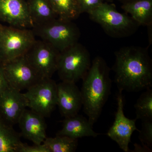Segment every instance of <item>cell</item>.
<instances>
[{
    "label": "cell",
    "instance_id": "obj_19",
    "mask_svg": "<svg viewBox=\"0 0 152 152\" xmlns=\"http://www.w3.org/2000/svg\"><path fill=\"white\" fill-rule=\"evenodd\" d=\"M58 18L73 21L81 15L78 0H48Z\"/></svg>",
    "mask_w": 152,
    "mask_h": 152
},
{
    "label": "cell",
    "instance_id": "obj_4",
    "mask_svg": "<svg viewBox=\"0 0 152 152\" xmlns=\"http://www.w3.org/2000/svg\"><path fill=\"white\" fill-rule=\"evenodd\" d=\"M39 37L61 52L79 42L80 29L72 21L57 18L45 24L34 26L32 28Z\"/></svg>",
    "mask_w": 152,
    "mask_h": 152
},
{
    "label": "cell",
    "instance_id": "obj_8",
    "mask_svg": "<svg viewBox=\"0 0 152 152\" xmlns=\"http://www.w3.org/2000/svg\"><path fill=\"white\" fill-rule=\"evenodd\" d=\"M60 52L42 40H37L25 55L42 78H51L57 69Z\"/></svg>",
    "mask_w": 152,
    "mask_h": 152
},
{
    "label": "cell",
    "instance_id": "obj_10",
    "mask_svg": "<svg viewBox=\"0 0 152 152\" xmlns=\"http://www.w3.org/2000/svg\"><path fill=\"white\" fill-rule=\"evenodd\" d=\"M122 92L119 91L117 97L118 107L115 114V121L107 135L115 142L124 152H128L129 151V145L131 142L133 133L135 131L139 132V130L136 126L137 120L130 119L125 115Z\"/></svg>",
    "mask_w": 152,
    "mask_h": 152
},
{
    "label": "cell",
    "instance_id": "obj_24",
    "mask_svg": "<svg viewBox=\"0 0 152 152\" xmlns=\"http://www.w3.org/2000/svg\"><path fill=\"white\" fill-rule=\"evenodd\" d=\"M18 152H50L43 144L30 146L23 143L19 147Z\"/></svg>",
    "mask_w": 152,
    "mask_h": 152
},
{
    "label": "cell",
    "instance_id": "obj_14",
    "mask_svg": "<svg viewBox=\"0 0 152 152\" xmlns=\"http://www.w3.org/2000/svg\"><path fill=\"white\" fill-rule=\"evenodd\" d=\"M21 137L39 145L47 138V125L45 118L31 110L26 109L18 122Z\"/></svg>",
    "mask_w": 152,
    "mask_h": 152
},
{
    "label": "cell",
    "instance_id": "obj_21",
    "mask_svg": "<svg viewBox=\"0 0 152 152\" xmlns=\"http://www.w3.org/2000/svg\"><path fill=\"white\" fill-rule=\"evenodd\" d=\"M136 119L152 118V90H146L140 96L134 105Z\"/></svg>",
    "mask_w": 152,
    "mask_h": 152
},
{
    "label": "cell",
    "instance_id": "obj_23",
    "mask_svg": "<svg viewBox=\"0 0 152 152\" xmlns=\"http://www.w3.org/2000/svg\"><path fill=\"white\" fill-rule=\"evenodd\" d=\"M81 14H88L104 2L102 0H78Z\"/></svg>",
    "mask_w": 152,
    "mask_h": 152
},
{
    "label": "cell",
    "instance_id": "obj_5",
    "mask_svg": "<svg viewBox=\"0 0 152 152\" xmlns=\"http://www.w3.org/2000/svg\"><path fill=\"white\" fill-rule=\"evenodd\" d=\"M91 63L89 52L78 42L60 53L56 72L62 81L76 83L84 77Z\"/></svg>",
    "mask_w": 152,
    "mask_h": 152
},
{
    "label": "cell",
    "instance_id": "obj_17",
    "mask_svg": "<svg viewBox=\"0 0 152 152\" xmlns=\"http://www.w3.org/2000/svg\"><path fill=\"white\" fill-rule=\"evenodd\" d=\"M26 1L34 26L45 24L58 18L48 0Z\"/></svg>",
    "mask_w": 152,
    "mask_h": 152
},
{
    "label": "cell",
    "instance_id": "obj_12",
    "mask_svg": "<svg viewBox=\"0 0 152 152\" xmlns=\"http://www.w3.org/2000/svg\"><path fill=\"white\" fill-rule=\"evenodd\" d=\"M28 102L23 93L9 86L0 96V116L14 126L18 123Z\"/></svg>",
    "mask_w": 152,
    "mask_h": 152
},
{
    "label": "cell",
    "instance_id": "obj_18",
    "mask_svg": "<svg viewBox=\"0 0 152 152\" xmlns=\"http://www.w3.org/2000/svg\"><path fill=\"white\" fill-rule=\"evenodd\" d=\"M13 126L0 116V152H18L23 143Z\"/></svg>",
    "mask_w": 152,
    "mask_h": 152
},
{
    "label": "cell",
    "instance_id": "obj_2",
    "mask_svg": "<svg viewBox=\"0 0 152 152\" xmlns=\"http://www.w3.org/2000/svg\"><path fill=\"white\" fill-rule=\"evenodd\" d=\"M110 69L102 57H96L83 80L81 90L83 111L92 126L99 118L110 94Z\"/></svg>",
    "mask_w": 152,
    "mask_h": 152
},
{
    "label": "cell",
    "instance_id": "obj_25",
    "mask_svg": "<svg viewBox=\"0 0 152 152\" xmlns=\"http://www.w3.org/2000/svg\"><path fill=\"white\" fill-rule=\"evenodd\" d=\"M9 86L4 74L1 64L0 63V96Z\"/></svg>",
    "mask_w": 152,
    "mask_h": 152
},
{
    "label": "cell",
    "instance_id": "obj_22",
    "mask_svg": "<svg viewBox=\"0 0 152 152\" xmlns=\"http://www.w3.org/2000/svg\"><path fill=\"white\" fill-rule=\"evenodd\" d=\"M141 121L142 128L141 130H139V140L143 146L152 150V118Z\"/></svg>",
    "mask_w": 152,
    "mask_h": 152
},
{
    "label": "cell",
    "instance_id": "obj_16",
    "mask_svg": "<svg viewBox=\"0 0 152 152\" xmlns=\"http://www.w3.org/2000/svg\"><path fill=\"white\" fill-rule=\"evenodd\" d=\"M121 8L139 26H152V0H136L122 4Z\"/></svg>",
    "mask_w": 152,
    "mask_h": 152
},
{
    "label": "cell",
    "instance_id": "obj_9",
    "mask_svg": "<svg viewBox=\"0 0 152 152\" xmlns=\"http://www.w3.org/2000/svg\"><path fill=\"white\" fill-rule=\"evenodd\" d=\"M9 86L21 91L37 83L41 77L25 56L1 64Z\"/></svg>",
    "mask_w": 152,
    "mask_h": 152
},
{
    "label": "cell",
    "instance_id": "obj_13",
    "mask_svg": "<svg viewBox=\"0 0 152 152\" xmlns=\"http://www.w3.org/2000/svg\"><path fill=\"white\" fill-rule=\"evenodd\" d=\"M57 106L65 118L78 114L83 107V99L76 83L62 81L57 84Z\"/></svg>",
    "mask_w": 152,
    "mask_h": 152
},
{
    "label": "cell",
    "instance_id": "obj_26",
    "mask_svg": "<svg viewBox=\"0 0 152 152\" xmlns=\"http://www.w3.org/2000/svg\"><path fill=\"white\" fill-rule=\"evenodd\" d=\"M122 4H126V3L131 2L133 1H136V0H118Z\"/></svg>",
    "mask_w": 152,
    "mask_h": 152
},
{
    "label": "cell",
    "instance_id": "obj_27",
    "mask_svg": "<svg viewBox=\"0 0 152 152\" xmlns=\"http://www.w3.org/2000/svg\"><path fill=\"white\" fill-rule=\"evenodd\" d=\"M103 1H106L107 2H113V1L114 0H102Z\"/></svg>",
    "mask_w": 152,
    "mask_h": 152
},
{
    "label": "cell",
    "instance_id": "obj_1",
    "mask_svg": "<svg viewBox=\"0 0 152 152\" xmlns=\"http://www.w3.org/2000/svg\"><path fill=\"white\" fill-rule=\"evenodd\" d=\"M115 82L119 91L137 92L152 87V61L148 49L123 47L115 53Z\"/></svg>",
    "mask_w": 152,
    "mask_h": 152
},
{
    "label": "cell",
    "instance_id": "obj_6",
    "mask_svg": "<svg viewBox=\"0 0 152 152\" xmlns=\"http://www.w3.org/2000/svg\"><path fill=\"white\" fill-rule=\"evenodd\" d=\"M36 40L32 29L3 26L0 31V63L25 56Z\"/></svg>",
    "mask_w": 152,
    "mask_h": 152
},
{
    "label": "cell",
    "instance_id": "obj_20",
    "mask_svg": "<svg viewBox=\"0 0 152 152\" xmlns=\"http://www.w3.org/2000/svg\"><path fill=\"white\" fill-rule=\"evenodd\" d=\"M43 144L50 152H74L77 147L78 139L56 135L54 137H47Z\"/></svg>",
    "mask_w": 152,
    "mask_h": 152
},
{
    "label": "cell",
    "instance_id": "obj_3",
    "mask_svg": "<svg viewBox=\"0 0 152 152\" xmlns=\"http://www.w3.org/2000/svg\"><path fill=\"white\" fill-rule=\"evenodd\" d=\"M90 18L99 24L105 32L114 38L129 37L140 26L126 14L120 13L113 4L103 2L88 13Z\"/></svg>",
    "mask_w": 152,
    "mask_h": 152
},
{
    "label": "cell",
    "instance_id": "obj_7",
    "mask_svg": "<svg viewBox=\"0 0 152 152\" xmlns=\"http://www.w3.org/2000/svg\"><path fill=\"white\" fill-rule=\"evenodd\" d=\"M28 107L44 118L50 116L57 104V84L51 78H43L23 93Z\"/></svg>",
    "mask_w": 152,
    "mask_h": 152
},
{
    "label": "cell",
    "instance_id": "obj_28",
    "mask_svg": "<svg viewBox=\"0 0 152 152\" xmlns=\"http://www.w3.org/2000/svg\"><path fill=\"white\" fill-rule=\"evenodd\" d=\"M2 25H1V24H0V31H1V29L2 28Z\"/></svg>",
    "mask_w": 152,
    "mask_h": 152
},
{
    "label": "cell",
    "instance_id": "obj_15",
    "mask_svg": "<svg viewBox=\"0 0 152 152\" xmlns=\"http://www.w3.org/2000/svg\"><path fill=\"white\" fill-rule=\"evenodd\" d=\"M62 129L57 133V135L68 136L78 139L83 137H96L99 133L96 132L88 119L82 115H76L65 118Z\"/></svg>",
    "mask_w": 152,
    "mask_h": 152
},
{
    "label": "cell",
    "instance_id": "obj_11",
    "mask_svg": "<svg viewBox=\"0 0 152 152\" xmlns=\"http://www.w3.org/2000/svg\"><path fill=\"white\" fill-rule=\"evenodd\" d=\"M0 20L14 27H34L26 0H0Z\"/></svg>",
    "mask_w": 152,
    "mask_h": 152
}]
</instances>
